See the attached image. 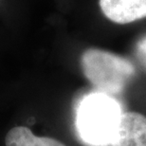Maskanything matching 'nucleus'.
<instances>
[{"label":"nucleus","mask_w":146,"mask_h":146,"mask_svg":"<svg viewBox=\"0 0 146 146\" xmlns=\"http://www.w3.org/2000/svg\"><path fill=\"white\" fill-rule=\"evenodd\" d=\"M119 104L106 93H95L84 99L77 113L81 138L92 146H111L119 119Z\"/></svg>","instance_id":"obj_1"},{"label":"nucleus","mask_w":146,"mask_h":146,"mask_svg":"<svg viewBox=\"0 0 146 146\" xmlns=\"http://www.w3.org/2000/svg\"><path fill=\"white\" fill-rule=\"evenodd\" d=\"M81 66L87 80L100 92L108 95L122 91L135 74L132 63L100 48L84 50L81 57Z\"/></svg>","instance_id":"obj_2"},{"label":"nucleus","mask_w":146,"mask_h":146,"mask_svg":"<svg viewBox=\"0 0 146 146\" xmlns=\"http://www.w3.org/2000/svg\"><path fill=\"white\" fill-rule=\"evenodd\" d=\"M111 146H146V117L137 112L122 113Z\"/></svg>","instance_id":"obj_3"},{"label":"nucleus","mask_w":146,"mask_h":146,"mask_svg":"<svg viewBox=\"0 0 146 146\" xmlns=\"http://www.w3.org/2000/svg\"><path fill=\"white\" fill-rule=\"evenodd\" d=\"M106 18L117 24H128L146 17V0H100Z\"/></svg>","instance_id":"obj_4"},{"label":"nucleus","mask_w":146,"mask_h":146,"mask_svg":"<svg viewBox=\"0 0 146 146\" xmlns=\"http://www.w3.org/2000/svg\"><path fill=\"white\" fill-rule=\"evenodd\" d=\"M5 143L6 146H66L55 139L35 136L25 126L11 128L6 135Z\"/></svg>","instance_id":"obj_5"},{"label":"nucleus","mask_w":146,"mask_h":146,"mask_svg":"<svg viewBox=\"0 0 146 146\" xmlns=\"http://www.w3.org/2000/svg\"><path fill=\"white\" fill-rule=\"evenodd\" d=\"M137 53L146 68V36L139 41L137 45Z\"/></svg>","instance_id":"obj_6"}]
</instances>
